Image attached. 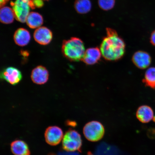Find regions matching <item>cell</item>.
<instances>
[{
    "label": "cell",
    "instance_id": "1",
    "mask_svg": "<svg viewBox=\"0 0 155 155\" xmlns=\"http://www.w3.org/2000/svg\"><path fill=\"white\" fill-rule=\"evenodd\" d=\"M106 30L107 36L103 38L100 45L102 55L107 61H118L124 55L125 42L114 29L107 28Z\"/></svg>",
    "mask_w": 155,
    "mask_h": 155
},
{
    "label": "cell",
    "instance_id": "2",
    "mask_svg": "<svg viewBox=\"0 0 155 155\" xmlns=\"http://www.w3.org/2000/svg\"><path fill=\"white\" fill-rule=\"evenodd\" d=\"M61 51L64 57L69 61L74 62L82 61L86 51L82 41L75 37L64 40Z\"/></svg>",
    "mask_w": 155,
    "mask_h": 155
},
{
    "label": "cell",
    "instance_id": "3",
    "mask_svg": "<svg viewBox=\"0 0 155 155\" xmlns=\"http://www.w3.org/2000/svg\"><path fill=\"white\" fill-rule=\"evenodd\" d=\"M82 141L81 135L77 131L69 130L65 133L62 141L63 148L68 152H81Z\"/></svg>",
    "mask_w": 155,
    "mask_h": 155
},
{
    "label": "cell",
    "instance_id": "4",
    "mask_svg": "<svg viewBox=\"0 0 155 155\" xmlns=\"http://www.w3.org/2000/svg\"><path fill=\"white\" fill-rule=\"evenodd\" d=\"M83 132L87 140L92 142H96L101 140L104 137L105 129L100 122L93 121L85 125Z\"/></svg>",
    "mask_w": 155,
    "mask_h": 155
},
{
    "label": "cell",
    "instance_id": "5",
    "mask_svg": "<svg viewBox=\"0 0 155 155\" xmlns=\"http://www.w3.org/2000/svg\"><path fill=\"white\" fill-rule=\"evenodd\" d=\"M30 1L15 0V2H11V5L17 21L22 23L26 22L27 17L30 13Z\"/></svg>",
    "mask_w": 155,
    "mask_h": 155
},
{
    "label": "cell",
    "instance_id": "6",
    "mask_svg": "<svg viewBox=\"0 0 155 155\" xmlns=\"http://www.w3.org/2000/svg\"><path fill=\"white\" fill-rule=\"evenodd\" d=\"M22 77L21 71L14 67H9L5 68L1 73V79L14 86L20 82Z\"/></svg>",
    "mask_w": 155,
    "mask_h": 155
},
{
    "label": "cell",
    "instance_id": "7",
    "mask_svg": "<svg viewBox=\"0 0 155 155\" xmlns=\"http://www.w3.org/2000/svg\"><path fill=\"white\" fill-rule=\"evenodd\" d=\"M63 135L62 130L56 126L48 127L45 134L46 142L53 146L59 144L63 138Z\"/></svg>",
    "mask_w": 155,
    "mask_h": 155
},
{
    "label": "cell",
    "instance_id": "8",
    "mask_svg": "<svg viewBox=\"0 0 155 155\" xmlns=\"http://www.w3.org/2000/svg\"><path fill=\"white\" fill-rule=\"evenodd\" d=\"M53 33L50 29L45 27H40L35 31L34 37L38 43L42 45L49 44L53 39Z\"/></svg>",
    "mask_w": 155,
    "mask_h": 155
},
{
    "label": "cell",
    "instance_id": "9",
    "mask_svg": "<svg viewBox=\"0 0 155 155\" xmlns=\"http://www.w3.org/2000/svg\"><path fill=\"white\" fill-rule=\"evenodd\" d=\"M132 61L138 68L144 69L150 66L151 63V58L150 54L147 52L138 51L134 54Z\"/></svg>",
    "mask_w": 155,
    "mask_h": 155
},
{
    "label": "cell",
    "instance_id": "10",
    "mask_svg": "<svg viewBox=\"0 0 155 155\" xmlns=\"http://www.w3.org/2000/svg\"><path fill=\"white\" fill-rule=\"evenodd\" d=\"M49 74L47 69L42 66L40 65L33 70L31 78L35 84L41 85L45 84L48 80Z\"/></svg>",
    "mask_w": 155,
    "mask_h": 155
},
{
    "label": "cell",
    "instance_id": "11",
    "mask_svg": "<svg viewBox=\"0 0 155 155\" xmlns=\"http://www.w3.org/2000/svg\"><path fill=\"white\" fill-rule=\"evenodd\" d=\"M101 55V51L98 48H88L85 51L82 61L87 65H94L100 61Z\"/></svg>",
    "mask_w": 155,
    "mask_h": 155
},
{
    "label": "cell",
    "instance_id": "12",
    "mask_svg": "<svg viewBox=\"0 0 155 155\" xmlns=\"http://www.w3.org/2000/svg\"><path fill=\"white\" fill-rule=\"evenodd\" d=\"M136 116L137 119L141 123H148L154 117L153 111L150 106H141L137 110Z\"/></svg>",
    "mask_w": 155,
    "mask_h": 155
},
{
    "label": "cell",
    "instance_id": "13",
    "mask_svg": "<svg viewBox=\"0 0 155 155\" xmlns=\"http://www.w3.org/2000/svg\"><path fill=\"white\" fill-rule=\"evenodd\" d=\"M14 41L17 45L24 46L30 41L31 36L30 32L24 28H19L15 31L14 35Z\"/></svg>",
    "mask_w": 155,
    "mask_h": 155
},
{
    "label": "cell",
    "instance_id": "14",
    "mask_svg": "<svg viewBox=\"0 0 155 155\" xmlns=\"http://www.w3.org/2000/svg\"><path fill=\"white\" fill-rule=\"evenodd\" d=\"M11 150L15 155H30L28 145L24 141L17 140L11 144Z\"/></svg>",
    "mask_w": 155,
    "mask_h": 155
},
{
    "label": "cell",
    "instance_id": "15",
    "mask_svg": "<svg viewBox=\"0 0 155 155\" xmlns=\"http://www.w3.org/2000/svg\"><path fill=\"white\" fill-rule=\"evenodd\" d=\"M43 19L42 15L37 12H31L27 17L26 22L31 28H40L43 24Z\"/></svg>",
    "mask_w": 155,
    "mask_h": 155
},
{
    "label": "cell",
    "instance_id": "16",
    "mask_svg": "<svg viewBox=\"0 0 155 155\" xmlns=\"http://www.w3.org/2000/svg\"><path fill=\"white\" fill-rule=\"evenodd\" d=\"M15 18L13 9L8 7H1L0 11V21L3 24H9L12 23Z\"/></svg>",
    "mask_w": 155,
    "mask_h": 155
},
{
    "label": "cell",
    "instance_id": "17",
    "mask_svg": "<svg viewBox=\"0 0 155 155\" xmlns=\"http://www.w3.org/2000/svg\"><path fill=\"white\" fill-rule=\"evenodd\" d=\"M92 7L90 0H75V9L79 14H87L91 11Z\"/></svg>",
    "mask_w": 155,
    "mask_h": 155
},
{
    "label": "cell",
    "instance_id": "18",
    "mask_svg": "<svg viewBox=\"0 0 155 155\" xmlns=\"http://www.w3.org/2000/svg\"><path fill=\"white\" fill-rule=\"evenodd\" d=\"M143 82L145 86L155 88V68L151 67L147 70Z\"/></svg>",
    "mask_w": 155,
    "mask_h": 155
},
{
    "label": "cell",
    "instance_id": "19",
    "mask_svg": "<svg viewBox=\"0 0 155 155\" xmlns=\"http://www.w3.org/2000/svg\"><path fill=\"white\" fill-rule=\"evenodd\" d=\"M115 0H98V5L100 8L105 11L110 10L113 8Z\"/></svg>",
    "mask_w": 155,
    "mask_h": 155
},
{
    "label": "cell",
    "instance_id": "20",
    "mask_svg": "<svg viewBox=\"0 0 155 155\" xmlns=\"http://www.w3.org/2000/svg\"><path fill=\"white\" fill-rule=\"evenodd\" d=\"M44 5V2L42 0H31L30 6L31 8L34 9L36 7L40 8Z\"/></svg>",
    "mask_w": 155,
    "mask_h": 155
},
{
    "label": "cell",
    "instance_id": "21",
    "mask_svg": "<svg viewBox=\"0 0 155 155\" xmlns=\"http://www.w3.org/2000/svg\"><path fill=\"white\" fill-rule=\"evenodd\" d=\"M57 155H80L79 153L74 152H61L58 153Z\"/></svg>",
    "mask_w": 155,
    "mask_h": 155
},
{
    "label": "cell",
    "instance_id": "22",
    "mask_svg": "<svg viewBox=\"0 0 155 155\" xmlns=\"http://www.w3.org/2000/svg\"><path fill=\"white\" fill-rule=\"evenodd\" d=\"M150 42L152 45L155 46V30L151 34L150 37Z\"/></svg>",
    "mask_w": 155,
    "mask_h": 155
},
{
    "label": "cell",
    "instance_id": "23",
    "mask_svg": "<svg viewBox=\"0 0 155 155\" xmlns=\"http://www.w3.org/2000/svg\"><path fill=\"white\" fill-rule=\"evenodd\" d=\"M149 137L152 138H155V129L153 128L149 130L148 132Z\"/></svg>",
    "mask_w": 155,
    "mask_h": 155
},
{
    "label": "cell",
    "instance_id": "24",
    "mask_svg": "<svg viewBox=\"0 0 155 155\" xmlns=\"http://www.w3.org/2000/svg\"><path fill=\"white\" fill-rule=\"evenodd\" d=\"M9 1V0H0V5L1 8L4 6Z\"/></svg>",
    "mask_w": 155,
    "mask_h": 155
},
{
    "label": "cell",
    "instance_id": "25",
    "mask_svg": "<svg viewBox=\"0 0 155 155\" xmlns=\"http://www.w3.org/2000/svg\"><path fill=\"white\" fill-rule=\"evenodd\" d=\"M87 155H94L91 152H88V153H87Z\"/></svg>",
    "mask_w": 155,
    "mask_h": 155
},
{
    "label": "cell",
    "instance_id": "26",
    "mask_svg": "<svg viewBox=\"0 0 155 155\" xmlns=\"http://www.w3.org/2000/svg\"><path fill=\"white\" fill-rule=\"evenodd\" d=\"M153 121L155 122V116H154L153 118Z\"/></svg>",
    "mask_w": 155,
    "mask_h": 155
},
{
    "label": "cell",
    "instance_id": "27",
    "mask_svg": "<svg viewBox=\"0 0 155 155\" xmlns=\"http://www.w3.org/2000/svg\"><path fill=\"white\" fill-rule=\"evenodd\" d=\"M49 155H55L54 154H53V153H51V154H50Z\"/></svg>",
    "mask_w": 155,
    "mask_h": 155
},
{
    "label": "cell",
    "instance_id": "28",
    "mask_svg": "<svg viewBox=\"0 0 155 155\" xmlns=\"http://www.w3.org/2000/svg\"><path fill=\"white\" fill-rule=\"evenodd\" d=\"M45 1H49V0H45Z\"/></svg>",
    "mask_w": 155,
    "mask_h": 155
}]
</instances>
